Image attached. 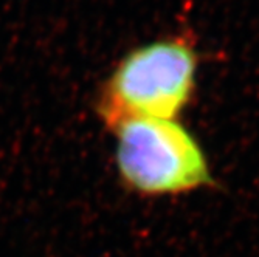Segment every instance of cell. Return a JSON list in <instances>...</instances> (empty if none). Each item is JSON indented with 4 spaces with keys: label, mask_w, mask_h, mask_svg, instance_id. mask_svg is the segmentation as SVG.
Masks as SVG:
<instances>
[{
    "label": "cell",
    "mask_w": 259,
    "mask_h": 257,
    "mask_svg": "<svg viewBox=\"0 0 259 257\" xmlns=\"http://www.w3.org/2000/svg\"><path fill=\"white\" fill-rule=\"evenodd\" d=\"M197 53L186 37H168L129 53L103 90L100 115L115 129L137 118L177 120L194 96Z\"/></svg>",
    "instance_id": "obj_1"
},
{
    "label": "cell",
    "mask_w": 259,
    "mask_h": 257,
    "mask_svg": "<svg viewBox=\"0 0 259 257\" xmlns=\"http://www.w3.org/2000/svg\"><path fill=\"white\" fill-rule=\"evenodd\" d=\"M112 130L116 172L129 192L174 197L214 184L203 147L179 120L137 118Z\"/></svg>",
    "instance_id": "obj_2"
}]
</instances>
